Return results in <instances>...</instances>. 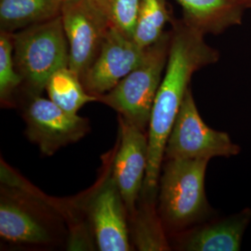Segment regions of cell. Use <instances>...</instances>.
<instances>
[{
    "label": "cell",
    "mask_w": 251,
    "mask_h": 251,
    "mask_svg": "<svg viewBox=\"0 0 251 251\" xmlns=\"http://www.w3.org/2000/svg\"><path fill=\"white\" fill-rule=\"evenodd\" d=\"M220 53L207 45L204 34L186 23L177 24L171 33L166 70L152 106L148 127V166L142 194L156 198L165 147L192 76L216 63Z\"/></svg>",
    "instance_id": "6da1fadb"
},
{
    "label": "cell",
    "mask_w": 251,
    "mask_h": 251,
    "mask_svg": "<svg viewBox=\"0 0 251 251\" xmlns=\"http://www.w3.org/2000/svg\"><path fill=\"white\" fill-rule=\"evenodd\" d=\"M0 197V236L10 245L50 248L67 233L59 204L23 185L3 182Z\"/></svg>",
    "instance_id": "7a4b0ae2"
},
{
    "label": "cell",
    "mask_w": 251,
    "mask_h": 251,
    "mask_svg": "<svg viewBox=\"0 0 251 251\" xmlns=\"http://www.w3.org/2000/svg\"><path fill=\"white\" fill-rule=\"evenodd\" d=\"M209 159H167L158 180L157 211L166 232L188 230L210 214L205 177Z\"/></svg>",
    "instance_id": "3957f363"
},
{
    "label": "cell",
    "mask_w": 251,
    "mask_h": 251,
    "mask_svg": "<svg viewBox=\"0 0 251 251\" xmlns=\"http://www.w3.org/2000/svg\"><path fill=\"white\" fill-rule=\"evenodd\" d=\"M171 33L146 49L143 62L97 101L117 111L119 116L148 131L153 102L168 63Z\"/></svg>",
    "instance_id": "277c9868"
},
{
    "label": "cell",
    "mask_w": 251,
    "mask_h": 251,
    "mask_svg": "<svg viewBox=\"0 0 251 251\" xmlns=\"http://www.w3.org/2000/svg\"><path fill=\"white\" fill-rule=\"evenodd\" d=\"M14 62L29 95H40L50 76L69 67V45L61 15L13 36Z\"/></svg>",
    "instance_id": "5b68a950"
},
{
    "label": "cell",
    "mask_w": 251,
    "mask_h": 251,
    "mask_svg": "<svg viewBox=\"0 0 251 251\" xmlns=\"http://www.w3.org/2000/svg\"><path fill=\"white\" fill-rule=\"evenodd\" d=\"M241 152L229 134L206 125L200 117L191 89L179 108L168 138L164 160L231 157Z\"/></svg>",
    "instance_id": "8992f818"
},
{
    "label": "cell",
    "mask_w": 251,
    "mask_h": 251,
    "mask_svg": "<svg viewBox=\"0 0 251 251\" xmlns=\"http://www.w3.org/2000/svg\"><path fill=\"white\" fill-rule=\"evenodd\" d=\"M60 15L69 45V68L79 78L99 54L111 26L98 0H70Z\"/></svg>",
    "instance_id": "52a82bcc"
},
{
    "label": "cell",
    "mask_w": 251,
    "mask_h": 251,
    "mask_svg": "<svg viewBox=\"0 0 251 251\" xmlns=\"http://www.w3.org/2000/svg\"><path fill=\"white\" fill-rule=\"evenodd\" d=\"M22 115L27 139L40 152L50 156L64 146L77 143L90 132L88 118L70 114L50 99L29 95Z\"/></svg>",
    "instance_id": "ba28073f"
},
{
    "label": "cell",
    "mask_w": 251,
    "mask_h": 251,
    "mask_svg": "<svg viewBox=\"0 0 251 251\" xmlns=\"http://www.w3.org/2000/svg\"><path fill=\"white\" fill-rule=\"evenodd\" d=\"M113 164L99 186L83 201V210L100 251H132L128 211L112 176Z\"/></svg>",
    "instance_id": "9c48e42d"
},
{
    "label": "cell",
    "mask_w": 251,
    "mask_h": 251,
    "mask_svg": "<svg viewBox=\"0 0 251 251\" xmlns=\"http://www.w3.org/2000/svg\"><path fill=\"white\" fill-rule=\"evenodd\" d=\"M145 52L132 37L110 26L97 58L81 78L85 90L97 98L107 93L143 62Z\"/></svg>",
    "instance_id": "30bf717a"
},
{
    "label": "cell",
    "mask_w": 251,
    "mask_h": 251,
    "mask_svg": "<svg viewBox=\"0 0 251 251\" xmlns=\"http://www.w3.org/2000/svg\"><path fill=\"white\" fill-rule=\"evenodd\" d=\"M119 133L113 161L112 176L131 214L144 185L148 166V131L118 115Z\"/></svg>",
    "instance_id": "8fae6325"
},
{
    "label": "cell",
    "mask_w": 251,
    "mask_h": 251,
    "mask_svg": "<svg viewBox=\"0 0 251 251\" xmlns=\"http://www.w3.org/2000/svg\"><path fill=\"white\" fill-rule=\"evenodd\" d=\"M251 222V208L179 233L176 248L187 251H238Z\"/></svg>",
    "instance_id": "7c38bea8"
},
{
    "label": "cell",
    "mask_w": 251,
    "mask_h": 251,
    "mask_svg": "<svg viewBox=\"0 0 251 251\" xmlns=\"http://www.w3.org/2000/svg\"><path fill=\"white\" fill-rule=\"evenodd\" d=\"M185 23L205 34H220L241 24L245 7L235 0H177Z\"/></svg>",
    "instance_id": "4fadbf2b"
},
{
    "label": "cell",
    "mask_w": 251,
    "mask_h": 251,
    "mask_svg": "<svg viewBox=\"0 0 251 251\" xmlns=\"http://www.w3.org/2000/svg\"><path fill=\"white\" fill-rule=\"evenodd\" d=\"M156 198L141 194L134 211L128 215L129 236L137 251H171V244L155 204Z\"/></svg>",
    "instance_id": "5bb4252c"
},
{
    "label": "cell",
    "mask_w": 251,
    "mask_h": 251,
    "mask_svg": "<svg viewBox=\"0 0 251 251\" xmlns=\"http://www.w3.org/2000/svg\"><path fill=\"white\" fill-rule=\"evenodd\" d=\"M61 0H0L3 31L31 26L60 15Z\"/></svg>",
    "instance_id": "9a60e30c"
},
{
    "label": "cell",
    "mask_w": 251,
    "mask_h": 251,
    "mask_svg": "<svg viewBox=\"0 0 251 251\" xmlns=\"http://www.w3.org/2000/svg\"><path fill=\"white\" fill-rule=\"evenodd\" d=\"M46 90L54 103L74 115L85 104L98 100L86 91L80 78L69 67L54 73L47 83Z\"/></svg>",
    "instance_id": "2e32d148"
},
{
    "label": "cell",
    "mask_w": 251,
    "mask_h": 251,
    "mask_svg": "<svg viewBox=\"0 0 251 251\" xmlns=\"http://www.w3.org/2000/svg\"><path fill=\"white\" fill-rule=\"evenodd\" d=\"M169 20L166 0H142L133 39L147 49L156 43L164 35V26Z\"/></svg>",
    "instance_id": "e0dca14e"
},
{
    "label": "cell",
    "mask_w": 251,
    "mask_h": 251,
    "mask_svg": "<svg viewBox=\"0 0 251 251\" xmlns=\"http://www.w3.org/2000/svg\"><path fill=\"white\" fill-rule=\"evenodd\" d=\"M13 36L1 30L0 34V100L1 107L16 106L15 92L24 79L19 74L13 57Z\"/></svg>",
    "instance_id": "ac0fdd59"
},
{
    "label": "cell",
    "mask_w": 251,
    "mask_h": 251,
    "mask_svg": "<svg viewBox=\"0 0 251 251\" xmlns=\"http://www.w3.org/2000/svg\"><path fill=\"white\" fill-rule=\"evenodd\" d=\"M111 26L133 38L142 0H98Z\"/></svg>",
    "instance_id": "d6986e66"
},
{
    "label": "cell",
    "mask_w": 251,
    "mask_h": 251,
    "mask_svg": "<svg viewBox=\"0 0 251 251\" xmlns=\"http://www.w3.org/2000/svg\"><path fill=\"white\" fill-rule=\"evenodd\" d=\"M239 4H241L245 8H251V0H235Z\"/></svg>",
    "instance_id": "ffe728a7"
},
{
    "label": "cell",
    "mask_w": 251,
    "mask_h": 251,
    "mask_svg": "<svg viewBox=\"0 0 251 251\" xmlns=\"http://www.w3.org/2000/svg\"><path fill=\"white\" fill-rule=\"evenodd\" d=\"M62 1V3H63V2H65V1H70V0H61Z\"/></svg>",
    "instance_id": "44dd1931"
}]
</instances>
